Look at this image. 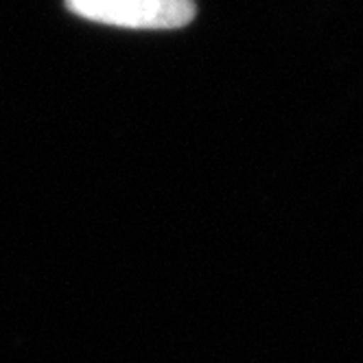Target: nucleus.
<instances>
[{
	"mask_svg": "<svg viewBox=\"0 0 363 363\" xmlns=\"http://www.w3.org/2000/svg\"><path fill=\"white\" fill-rule=\"evenodd\" d=\"M66 7L74 16L123 29H182L197 11L193 0H66Z\"/></svg>",
	"mask_w": 363,
	"mask_h": 363,
	"instance_id": "f257e3e1",
	"label": "nucleus"
}]
</instances>
